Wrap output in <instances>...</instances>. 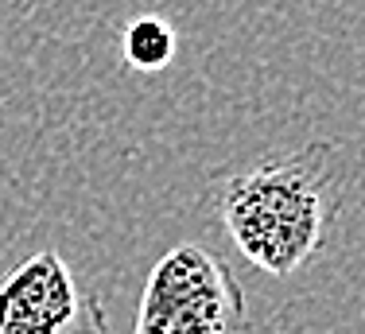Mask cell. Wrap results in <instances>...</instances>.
I'll use <instances>...</instances> for the list:
<instances>
[{"label": "cell", "instance_id": "7a4b0ae2", "mask_svg": "<svg viewBox=\"0 0 365 334\" xmlns=\"http://www.w3.org/2000/svg\"><path fill=\"white\" fill-rule=\"evenodd\" d=\"M133 334H249V300L218 253L179 241L152 265Z\"/></svg>", "mask_w": 365, "mask_h": 334}, {"label": "cell", "instance_id": "6da1fadb", "mask_svg": "<svg viewBox=\"0 0 365 334\" xmlns=\"http://www.w3.org/2000/svg\"><path fill=\"white\" fill-rule=\"evenodd\" d=\"M222 230L253 268L292 276L323 253L338 218L334 148L315 140L288 156H264L214 191Z\"/></svg>", "mask_w": 365, "mask_h": 334}, {"label": "cell", "instance_id": "3957f363", "mask_svg": "<svg viewBox=\"0 0 365 334\" xmlns=\"http://www.w3.org/2000/svg\"><path fill=\"white\" fill-rule=\"evenodd\" d=\"M0 334H113L98 292L63 253L39 249L0 280Z\"/></svg>", "mask_w": 365, "mask_h": 334}, {"label": "cell", "instance_id": "277c9868", "mask_svg": "<svg viewBox=\"0 0 365 334\" xmlns=\"http://www.w3.org/2000/svg\"><path fill=\"white\" fill-rule=\"evenodd\" d=\"M175 28H171L163 16H136L125 28V39H120V51H125V63L133 70H144V74H155L175 59Z\"/></svg>", "mask_w": 365, "mask_h": 334}]
</instances>
